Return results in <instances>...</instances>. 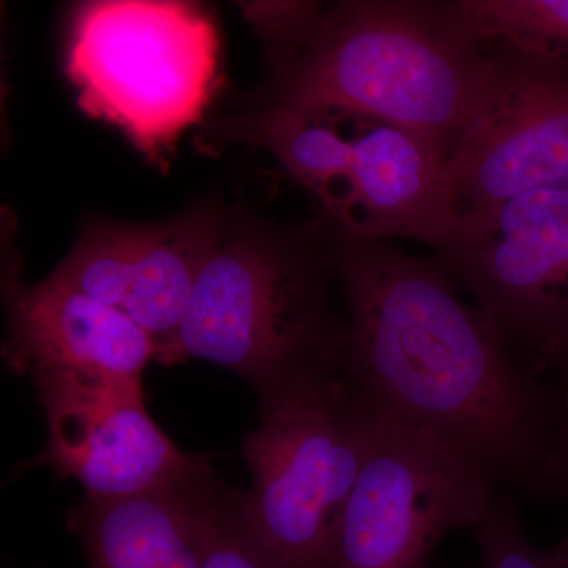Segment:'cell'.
Masks as SVG:
<instances>
[{
  "label": "cell",
  "instance_id": "cell-1",
  "mask_svg": "<svg viewBox=\"0 0 568 568\" xmlns=\"http://www.w3.org/2000/svg\"><path fill=\"white\" fill-rule=\"evenodd\" d=\"M331 223L346 305L342 372L355 394L496 480L547 487L555 429L536 375L439 264Z\"/></svg>",
  "mask_w": 568,
  "mask_h": 568
},
{
  "label": "cell",
  "instance_id": "cell-2",
  "mask_svg": "<svg viewBox=\"0 0 568 568\" xmlns=\"http://www.w3.org/2000/svg\"><path fill=\"white\" fill-rule=\"evenodd\" d=\"M489 78L488 44L467 32L450 2L346 0L325 7L304 54L254 89L244 110L390 123L435 142L448 159Z\"/></svg>",
  "mask_w": 568,
  "mask_h": 568
},
{
  "label": "cell",
  "instance_id": "cell-3",
  "mask_svg": "<svg viewBox=\"0 0 568 568\" xmlns=\"http://www.w3.org/2000/svg\"><path fill=\"white\" fill-rule=\"evenodd\" d=\"M334 284L335 235L324 213L287 226L227 207L185 320L159 362H212L256 392L342 366L345 321Z\"/></svg>",
  "mask_w": 568,
  "mask_h": 568
},
{
  "label": "cell",
  "instance_id": "cell-4",
  "mask_svg": "<svg viewBox=\"0 0 568 568\" xmlns=\"http://www.w3.org/2000/svg\"><path fill=\"white\" fill-rule=\"evenodd\" d=\"M257 396L260 422L242 446L253 484L233 489L235 523L278 568H336L379 413L355 394L342 366L287 377Z\"/></svg>",
  "mask_w": 568,
  "mask_h": 568
},
{
  "label": "cell",
  "instance_id": "cell-5",
  "mask_svg": "<svg viewBox=\"0 0 568 568\" xmlns=\"http://www.w3.org/2000/svg\"><path fill=\"white\" fill-rule=\"evenodd\" d=\"M67 73L89 118L119 130L155 166L203 121L220 84L207 11L178 0H95L70 21Z\"/></svg>",
  "mask_w": 568,
  "mask_h": 568
},
{
  "label": "cell",
  "instance_id": "cell-6",
  "mask_svg": "<svg viewBox=\"0 0 568 568\" xmlns=\"http://www.w3.org/2000/svg\"><path fill=\"white\" fill-rule=\"evenodd\" d=\"M436 260L534 375L568 345V189L462 213Z\"/></svg>",
  "mask_w": 568,
  "mask_h": 568
},
{
  "label": "cell",
  "instance_id": "cell-7",
  "mask_svg": "<svg viewBox=\"0 0 568 568\" xmlns=\"http://www.w3.org/2000/svg\"><path fill=\"white\" fill-rule=\"evenodd\" d=\"M379 416L343 518L336 568H426L447 534L481 521L496 478L424 429Z\"/></svg>",
  "mask_w": 568,
  "mask_h": 568
},
{
  "label": "cell",
  "instance_id": "cell-8",
  "mask_svg": "<svg viewBox=\"0 0 568 568\" xmlns=\"http://www.w3.org/2000/svg\"><path fill=\"white\" fill-rule=\"evenodd\" d=\"M484 103L448 156L459 215L568 189V58L491 41Z\"/></svg>",
  "mask_w": 568,
  "mask_h": 568
},
{
  "label": "cell",
  "instance_id": "cell-9",
  "mask_svg": "<svg viewBox=\"0 0 568 568\" xmlns=\"http://www.w3.org/2000/svg\"><path fill=\"white\" fill-rule=\"evenodd\" d=\"M226 209L203 200L160 222L88 223L50 278L130 317L151 335L159 361L185 320Z\"/></svg>",
  "mask_w": 568,
  "mask_h": 568
},
{
  "label": "cell",
  "instance_id": "cell-10",
  "mask_svg": "<svg viewBox=\"0 0 568 568\" xmlns=\"http://www.w3.org/2000/svg\"><path fill=\"white\" fill-rule=\"evenodd\" d=\"M48 443L20 470L48 466L85 497L115 499L178 484L209 465L175 446L145 409L142 381L33 379Z\"/></svg>",
  "mask_w": 568,
  "mask_h": 568
},
{
  "label": "cell",
  "instance_id": "cell-11",
  "mask_svg": "<svg viewBox=\"0 0 568 568\" xmlns=\"http://www.w3.org/2000/svg\"><path fill=\"white\" fill-rule=\"evenodd\" d=\"M7 364L33 379L69 376L93 381H142L159 355L148 332L118 310L48 276L22 283L17 271L3 278Z\"/></svg>",
  "mask_w": 568,
  "mask_h": 568
},
{
  "label": "cell",
  "instance_id": "cell-12",
  "mask_svg": "<svg viewBox=\"0 0 568 568\" xmlns=\"http://www.w3.org/2000/svg\"><path fill=\"white\" fill-rule=\"evenodd\" d=\"M353 142L345 192L324 215L366 237L443 248L459 219L446 153L426 138L376 121Z\"/></svg>",
  "mask_w": 568,
  "mask_h": 568
},
{
  "label": "cell",
  "instance_id": "cell-13",
  "mask_svg": "<svg viewBox=\"0 0 568 568\" xmlns=\"http://www.w3.org/2000/svg\"><path fill=\"white\" fill-rule=\"evenodd\" d=\"M211 466L141 495L84 497L69 515L89 568H201L230 504Z\"/></svg>",
  "mask_w": 568,
  "mask_h": 568
},
{
  "label": "cell",
  "instance_id": "cell-14",
  "mask_svg": "<svg viewBox=\"0 0 568 568\" xmlns=\"http://www.w3.org/2000/svg\"><path fill=\"white\" fill-rule=\"evenodd\" d=\"M331 119L287 108L242 110L207 122L201 145L207 151L230 144L265 149L295 182L320 197L324 213H331L345 192L354 153L353 140L336 132Z\"/></svg>",
  "mask_w": 568,
  "mask_h": 568
},
{
  "label": "cell",
  "instance_id": "cell-15",
  "mask_svg": "<svg viewBox=\"0 0 568 568\" xmlns=\"http://www.w3.org/2000/svg\"><path fill=\"white\" fill-rule=\"evenodd\" d=\"M452 7L481 43L534 44L568 58V0H452Z\"/></svg>",
  "mask_w": 568,
  "mask_h": 568
},
{
  "label": "cell",
  "instance_id": "cell-16",
  "mask_svg": "<svg viewBox=\"0 0 568 568\" xmlns=\"http://www.w3.org/2000/svg\"><path fill=\"white\" fill-rule=\"evenodd\" d=\"M470 532L480 548L478 568H568V537L558 548H537L526 537L514 508L497 493Z\"/></svg>",
  "mask_w": 568,
  "mask_h": 568
},
{
  "label": "cell",
  "instance_id": "cell-17",
  "mask_svg": "<svg viewBox=\"0 0 568 568\" xmlns=\"http://www.w3.org/2000/svg\"><path fill=\"white\" fill-rule=\"evenodd\" d=\"M325 7L320 2L248 3L245 13L263 40L271 78L278 77L306 50L313 40Z\"/></svg>",
  "mask_w": 568,
  "mask_h": 568
},
{
  "label": "cell",
  "instance_id": "cell-18",
  "mask_svg": "<svg viewBox=\"0 0 568 568\" xmlns=\"http://www.w3.org/2000/svg\"><path fill=\"white\" fill-rule=\"evenodd\" d=\"M201 568H278L235 523L233 488H231L230 504H227L222 526L205 552Z\"/></svg>",
  "mask_w": 568,
  "mask_h": 568
},
{
  "label": "cell",
  "instance_id": "cell-19",
  "mask_svg": "<svg viewBox=\"0 0 568 568\" xmlns=\"http://www.w3.org/2000/svg\"><path fill=\"white\" fill-rule=\"evenodd\" d=\"M549 368L558 369L564 392L559 424L552 432L549 448V478L552 484L559 485L568 497V345L556 353L549 362Z\"/></svg>",
  "mask_w": 568,
  "mask_h": 568
}]
</instances>
